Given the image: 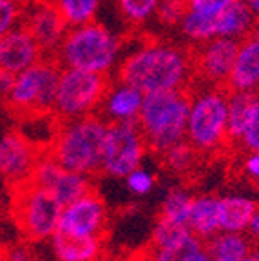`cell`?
Instances as JSON below:
<instances>
[{"label":"cell","instance_id":"obj_1","mask_svg":"<svg viewBox=\"0 0 259 261\" xmlns=\"http://www.w3.org/2000/svg\"><path fill=\"white\" fill-rule=\"evenodd\" d=\"M116 78L142 93L191 89L194 86L192 49L158 38L143 40L123 53Z\"/></svg>","mask_w":259,"mask_h":261},{"label":"cell","instance_id":"obj_2","mask_svg":"<svg viewBox=\"0 0 259 261\" xmlns=\"http://www.w3.org/2000/svg\"><path fill=\"white\" fill-rule=\"evenodd\" d=\"M107 127L109 123L100 114L58 122L45 152L67 171L96 176L101 172Z\"/></svg>","mask_w":259,"mask_h":261},{"label":"cell","instance_id":"obj_3","mask_svg":"<svg viewBox=\"0 0 259 261\" xmlns=\"http://www.w3.org/2000/svg\"><path fill=\"white\" fill-rule=\"evenodd\" d=\"M122 57V37L106 24L93 20L89 24L69 28L53 58L60 67H73L109 76L116 71Z\"/></svg>","mask_w":259,"mask_h":261},{"label":"cell","instance_id":"obj_4","mask_svg":"<svg viewBox=\"0 0 259 261\" xmlns=\"http://www.w3.org/2000/svg\"><path fill=\"white\" fill-rule=\"evenodd\" d=\"M227 100V87L205 84L191 87L185 140L203 158H214L219 152L228 151Z\"/></svg>","mask_w":259,"mask_h":261},{"label":"cell","instance_id":"obj_5","mask_svg":"<svg viewBox=\"0 0 259 261\" xmlns=\"http://www.w3.org/2000/svg\"><path fill=\"white\" fill-rule=\"evenodd\" d=\"M189 107L191 89L145 93L136 122L145 136L149 151L162 154L185 140Z\"/></svg>","mask_w":259,"mask_h":261},{"label":"cell","instance_id":"obj_6","mask_svg":"<svg viewBox=\"0 0 259 261\" xmlns=\"http://www.w3.org/2000/svg\"><path fill=\"white\" fill-rule=\"evenodd\" d=\"M11 191V218L20 238L29 243L42 241L53 236L58 228L64 205L53 191L24 179L9 185Z\"/></svg>","mask_w":259,"mask_h":261},{"label":"cell","instance_id":"obj_7","mask_svg":"<svg viewBox=\"0 0 259 261\" xmlns=\"http://www.w3.org/2000/svg\"><path fill=\"white\" fill-rule=\"evenodd\" d=\"M62 67L53 57H44L29 69L15 74L6 103L18 118L53 113Z\"/></svg>","mask_w":259,"mask_h":261},{"label":"cell","instance_id":"obj_8","mask_svg":"<svg viewBox=\"0 0 259 261\" xmlns=\"http://www.w3.org/2000/svg\"><path fill=\"white\" fill-rule=\"evenodd\" d=\"M109 82L111 78L107 74L62 67L55 94L53 116L58 122H65L96 114Z\"/></svg>","mask_w":259,"mask_h":261},{"label":"cell","instance_id":"obj_9","mask_svg":"<svg viewBox=\"0 0 259 261\" xmlns=\"http://www.w3.org/2000/svg\"><path fill=\"white\" fill-rule=\"evenodd\" d=\"M147 151L149 147L138 122L109 123L101 154V172L125 178L140 167Z\"/></svg>","mask_w":259,"mask_h":261},{"label":"cell","instance_id":"obj_10","mask_svg":"<svg viewBox=\"0 0 259 261\" xmlns=\"http://www.w3.org/2000/svg\"><path fill=\"white\" fill-rule=\"evenodd\" d=\"M239 40L216 37L192 49L194 84L205 86H227L228 74L234 65Z\"/></svg>","mask_w":259,"mask_h":261},{"label":"cell","instance_id":"obj_11","mask_svg":"<svg viewBox=\"0 0 259 261\" xmlns=\"http://www.w3.org/2000/svg\"><path fill=\"white\" fill-rule=\"evenodd\" d=\"M107 208L98 189H93L62 211L58 228L82 236H98L107 240Z\"/></svg>","mask_w":259,"mask_h":261},{"label":"cell","instance_id":"obj_12","mask_svg":"<svg viewBox=\"0 0 259 261\" xmlns=\"http://www.w3.org/2000/svg\"><path fill=\"white\" fill-rule=\"evenodd\" d=\"M45 149L37 145L20 130H9L0 138V176L8 185L24 181L33 174L38 158Z\"/></svg>","mask_w":259,"mask_h":261},{"label":"cell","instance_id":"obj_13","mask_svg":"<svg viewBox=\"0 0 259 261\" xmlns=\"http://www.w3.org/2000/svg\"><path fill=\"white\" fill-rule=\"evenodd\" d=\"M20 24L31 33L45 57H55L65 33L69 31V25L51 0H40L25 6Z\"/></svg>","mask_w":259,"mask_h":261},{"label":"cell","instance_id":"obj_14","mask_svg":"<svg viewBox=\"0 0 259 261\" xmlns=\"http://www.w3.org/2000/svg\"><path fill=\"white\" fill-rule=\"evenodd\" d=\"M44 57L40 45L22 24L0 38V67L13 74L29 69Z\"/></svg>","mask_w":259,"mask_h":261},{"label":"cell","instance_id":"obj_15","mask_svg":"<svg viewBox=\"0 0 259 261\" xmlns=\"http://www.w3.org/2000/svg\"><path fill=\"white\" fill-rule=\"evenodd\" d=\"M145 93L138 87L125 84L122 80H111L106 94L101 98L98 113L107 123L136 122L140 109H142Z\"/></svg>","mask_w":259,"mask_h":261},{"label":"cell","instance_id":"obj_16","mask_svg":"<svg viewBox=\"0 0 259 261\" xmlns=\"http://www.w3.org/2000/svg\"><path fill=\"white\" fill-rule=\"evenodd\" d=\"M225 87L228 91L259 93V40L254 37L239 42L238 55Z\"/></svg>","mask_w":259,"mask_h":261},{"label":"cell","instance_id":"obj_17","mask_svg":"<svg viewBox=\"0 0 259 261\" xmlns=\"http://www.w3.org/2000/svg\"><path fill=\"white\" fill-rule=\"evenodd\" d=\"M53 250L58 261H96L103 254L101 238L82 236L57 228L53 232Z\"/></svg>","mask_w":259,"mask_h":261},{"label":"cell","instance_id":"obj_18","mask_svg":"<svg viewBox=\"0 0 259 261\" xmlns=\"http://www.w3.org/2000/svg\"><path fill=\"white\" fill-rule=\"evenodd\" d=\"M255 22H257V16L254 15V11L243 0H236L232 6L216 15V35L241 42L252 37Z\"/></svg>","mask_w":259,"mask_h":261},{"label":"cell","instance_id":"obj_19","mask_svg":"<svg viewBox=\"0 0 259 261\" xmlns=\"http://www.w3.org/2000/svg\"><path fill=\"white\" fill-rule=\"evenodd\" d=\"M189 228L199 238L209 240L221 230L219 225V198L214 194H206L194 198V203L189 216Z\"/></svg>","mask_w":259,"mask_h":261},{"label":"cell","instance_id":"obj_20","mask_svg":"<svg viewBox=\"0 0 259 261\" xmlns=\"http://www.w3.org/2000/svg\"><path fill=\"white\" fill-rule=\"evenodd\" d=\"M206 252L212 259L218 261H241L254 250V245L241 232H225L216 234L203 241Z\"/></svg>","mask_w":259,"mask_h":261},{"label":"cell","instance_id":"obj_21","mask_svg":"<svg viewBox=\"0 0 259 261\" xmlns=\"http://www.w3.org/2000/svg\"><path fill=\"white\" fill-rule=\"evenodd\" d=\"M228 91V89H227ZM255 93H243V91H228L227 100V136H228V151L236 149L243 136L247 127L248 114H250L252 103H254Z\"/></svg>","mask_w":259,"mask_h":261},{"label":"cell","instance_id":"obj_22","mask_svg":"<svg viewBox=\"0 0 259 261\" xmlns=\"http://www.w3.org/2000/svg\"><path fill=\"white\" fill-rule=\"evenodd\" d=\"M160 158H162L163 169L179 176L182 179L194 178L196 172H198L199 163L203 162V156L187 140H182L179 143L167 149L165 152L160 154Z\"/></svg>","mask_w":259,"mask_h":261},{"label":"cell","instance_id":"obj_23","mask_svg":"<svg viewBox=\"0 0 259 261\" xmlns=\"http://www.w3.org/2000/svg\"><path fill=\"white\" fill-rule=\"evenodd\" d=\"M257 203L248 198L227 196L219 198V225L225 232H243Z\"/></svg>","mask_w":259,"mask_h":261},{"label":"cell","instance_id":"obj_24","mask_svg":"<svg viewBox=\"0 0 259 261\" xmlns=\"http://www.w3.org/2000/svg\"><path fill=\"white\" fill-rule=\"evenodd\" d=\"M93 189H96V185L93 181V176L80 174V172L67 171V169L62 167V171L58 172L51 191L55 192L58 201L64 207H67L69 203L76 201L78 198L85 196L87 192L93 191Z\"/></svg>","mask_w":259,"mask_h":261},{"label":"cell","instance_id":"obj_25","mask_svg":"<svg viewBox=\"0 0 259 261\" xmlns=\"http://www.w3.org/2000/svg\"><path fill=\"white\" fill-rule=\"evenodd\" d=\"M179 33L192 47L203 44V42L216 38V16L212 15H203V13L187 9L183 15L182 22H179Z\"/></svg>","mask_w":259,"mask_h":261},{"label":"cell","instance_id":"obj_26","mask_svg":"<svg viewBox=\"0 0 259 261\" xmlns=\"http://www.w3.org/2000/svg\"><path fill=\"white\" fill-rule=\"evenodd\" d=\"M69 28L96 20L101 0H51Z\"/></svg>","mask_w":259,"mask_h":261},{"label":"cell","instance_id":"obj_27","mask_svg":"<svg viewBox=\"0 0 259 261\" xmlns=\"http://www.w3.org/2000/svg\"><path fill=\"white\" fill-rule=\"evenodd\" d=\"M203 247H205L203 240H199L194 232H191L189 236L183 238V240L176 241L172 245H167V247L154 249L152 245H150L152 250H150L149 261H192Z\"/></svg>","mask_w":259,"mask_h":261},{"label":"cell","instance_id":"obj_28","mask_svg":"<svg viewBox=\"0 0 259 261\" xmlns=\"http://www.w3.org/2000/svg\"><path fill=\"white\" fill-rule=\"evenodd\" d=\"M160 0H116L118 13L131 28H142L156 16Z\"/></svg>","mask_w":259,"mask_h":261},{"label":"cell","instance_id":"obj_29","mask_svg":"<svg viewBox=\"0 0 259 261\" xmlns=\"http://www.w3.org/2000/svg\"><path fill=\"white\" fill-rule=\"evenodd\" d=\"M192 203H194V198L185 189H172L163 200L158 218H165V220L176 221V223L189 225Z\"/></svg>","mask_w":259,"mask_h":261},{"label":"cell","instance_id":"obj_30","mask_svg":"<svg viewBox=\"0 0 259 261\" xmlns=\"http://www.w3.org/2000/svg\"><path fill=\"white\" fill-rule=\"evenodd\" d=\"M192 230L189 228V225L176 223V221L165 220V218H158L156 221V227H154L152 238H150V245L154 249H160V247H167V245H172L176 241L183 240L185 236H189Z\"/></svg>","mask_w":259,"mask_h":261},{"label":"cell","instance_id":"obj_31","mask_svg":"<svg viewBox=\"0 0 259 261\" xmlns=\"http://www.w3.org/2000/svg\"><path fill=\"white\" fill-rule=\"evenodd\" d=\"M236 149L243 152L257 151L259 149V93H255L254 96V103H252L250 114H248L247 127H245L243 136H241Z\"/></svg>","mask_w":259,"mask_h":261},{"label":"cell","instance_id":"obj_32","mask_svg":"<svg viewBox=\"0 0 259 261\" xmlns=\"http://www.w3.org/2000/svg\"><path fill=\"white\" fill-rule=\"evenodd\" d=\"M187 9V0H160L154 18L163 28H178Z\"/></svg>","mask_w":259,"mask_h":261},{"label":"cell","instance_id":"obj_33","mask_svg":"<svg viewBox=\"0 0 259 261\" xmlns=\"http://www.w3.org/2000/svg\"><path fill=\"white\" fill-rule=\"evenodd\" d=\"M22 13L24 8L16 0H0V38L16 25H20Z\"/></svg>","mask_w":259,"mask_h":261},{"label":"cell","instance_id":"obj_34","mask_svg":"<svg viewBox=\"0 0 259 261\" xmlns=\"http://www.w3.org/2000/svg\"><path fill=\"white\" fill-rule=\"evenodd\" d=\"M125 181H127V187H129L134 194H147V192H150V189L154 187V176L140 167L134 169L131 174H127Z\"/></svg>","mask_w":259,"mask_h":261},{"label":"cell","instance_id":"obj_35","mask_svg":"<svg viewBox=\"0 0 259 261\" xmlns=\"http://www.w3.org/2000/svg\"><path fill=\"white\" fill-rule=\"evenodd\" d=\"M234 2L236 0H187V8L192 9V11L203 13V15L216 16Z\"/></svg>","mask_w":259,"mask_h":261},{"label":"cell","instance_id":"obj_36","mask_svg":"<svg viewBox=\"0 0 259 261\" xmlns=\"http://www.w3.org/2000/svg\"><path fill=\"white\" fill-rule=\"evenodd\" d=\"M4 257L6 261H38L35 250L29 247V241L25 240H22L20 243H13L4 247Z\"/></svg>","mask_w":259,"mask_h":261},{"label":"cell","instance_id":"obj_37","mask_svg":"<svg viewBox=\"0 0 259 261\" xmlns=\"http://www.w3.org/2000/svg\"><path fill=\"white\" fill-rule=\"evenodd\" d=\"M241 172L250 179L252 184L259 181V149L257 151L245 152L243 165H241Z\"/></svg>","mask_w":259,"mask_h":261},{"label":"cell","instance_id":"obj_38","mask_svg":"<svg viewBox=\"0 0 259 261\" xmlns=\"http://www.w3.org/2000/svg\"><path fill=\"white\" fill-rule=\"evenodd\" d=\"M245 230H247V234H245V236L252 241L254 249H259V205L255 207L254 214H252L250 221H248V225H247V228H245Z\"/></svg>","mask_w":259,"mask_h":261},{"label":"cell","instance_id":"obj_39","mask_svg":"<svg viewBox=\"0 0 259 261\" xmlns=\"http://www.w3.org/2000/svg\"><path fill=\"white\" fill-rule=\"evenodd\" d=\"M13 82H15V74L6 71L4 67H0V98L6 100V96H8L9 91H11Z\"/></svg>","mask_w":259,"mask_h":261},{"label":"cell","instance_id":"obj_40","mask_svg":"<svg viewBox=\"0 0 259 261\" xmlns=\"http://www.w3.org/2000/svg\"><path fill=\"white\" fill-rule=\"evenodd\" d=\"M243 2L252 9V11H254V15L259 18V0H243Z\"/></svg>","mask_w":259,"mask_h":261},{"label":"cell","instance_id":"obj_41","mask_svg":"<svg viewBox=\"0 0 259 261\" xmlns=\"http://www.w3.org/2000/svg\"><path fill=\"white\" fill-rule=\"evenodd\" d=\"M241 261H259V249H254L247 257H243Z\"/></svg>","mask_w":259,"mask_h":261},{"label":"cell","instance_id":"obj_42","mask_svg":"<svg viewBox=\"0 0 259 261\" xmlns=\"http://www.w3.org/2000/svg\"><path fill=\"white\" fill-rule=\"evenodd\" d=\"M16 2H18L22 8H25V6H31V4H35V2H40V0H16Z\"/></svg>","mask_w":259,"mask_h":261},{"label":"cell","instance_id":"obj_43","mask_svg":"<svg viewBox=\"0 0 259 261\" xmlns=\"http://www.w3.org/2000/svg\"><path fill=\"white\" fill-rule=\"evenodd\" d=\"M252 37H254L255 40H259V18H257V22H255V25H254V31H252Z\"/></svg>","mask_w":259,"mask_h":261},{"label":"cell","instance_id":"obj_44","mask_svg":"<svg viewBox=\"0 0 259 261\" xmlns=\"http://www.w3.org/2000/svg\"><path fill=\"white\" fill-rule=\"evenodd\" d=\"M0 261H6V257H4V247H2V243H0Z\"/></svg>","mask_w":259,"mask_h":261},{"label":"cell","instance_id":"obj_45","mask_svg":"<svg viewBox=\"0 0 259 261\" xmlns=\"http://www.w3.org/2000/svg\"><path fill=\"white\" fill-rule=\"evenodd\" d=\"M96 261H109V259H106V257H103V256H100V257H98Z\"/></svg>","mask_w":259,"mask_h":261},{"label":"cell","instance_id":"obj_46","mask_svg":"<svg viewBox=\"0 0 259 261\" xmlns=\"http://www.w3.org/2000/svg\"><path fill=\"white\" fill-rule=\"evenodd\" d=\"M252 185H254V187H255V189H257V191H259V181H255V184H252Z\"/></svg>","mask_w":259,"mask_h":261},{"label":"cell","instance_id":"obj_47","mask_svg":"<svg viewBox=\"0 0 259 261\" xmlns=\"http://www.w3.org/2000/svg\"><path fill=\"white\" fill-rule=\"evenodd\" d=\"M214 261H218V259H214Z\"/></svg>","mask_w":259,"mask_h":261}]
</instances>
